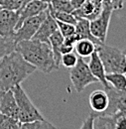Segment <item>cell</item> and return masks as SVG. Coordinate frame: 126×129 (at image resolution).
<instances>
[{
  "label": "cell",
  "mask_w": 126,
  "mask_h": 129,
  "mask_svg": "<svg viewBox=\"0 0 126 129\" xmlns=\"http://www.w3.org/2000/svg\"><path fill=\"white\" fill-rule=\"evenodd\" d=\"M16 50L27 62L35 66L37 70L44 74H51L53 71L59 69L56 64L54 54L49 43L34 39L23 40L16 44Z\"/></svg>",
  "instance_id": "obj_2"
},
{
  "label": "cell",
  "mask_w": 126,
  "mask_h": 129,
  "mask_svg": "<svg viewBox=\"0 0 126 129\" xmlns=\"http://www.w3.org/2000/svg\"><path fill=\"white\" fill-rule=\"evenodd\" d=\"M96 51L104 66L106 74L126 72V57L123 50H119L101 43L96 46Z\"/></svg>",
  "instance_id": "obj_3"
},
{
  "label": "cell",
  "mask_w": 126,
  "mask_h": 129,
  "mask_svg": "<svg viewBox=\"0 0 126 129\" xmlns=\"http://www.w3.org/2000/svg\"><path fill=\"white\" fill-rule=\"evenodd\" d=\"M74 50H75V46L70 45V44L64 42L62 47H61V54L64 55V54H67V53H71V52H73Z\"/></svg>",
  "instance_id": "obj_32"
},
{
  "label": "cell",
  "mask_w": 126,
  "mask_h": 129,
  "mask_svg": "<svg viewBox=\"0 0 126 129\" xmlns=\"http://www.w3.org/2000/svg\"><path fill=\"white\" fill-rule=\"evenodd\" d=\"M97 44L89 39H80L75 45L77 55L81 58H88L96 51Z\"/></svg>",
  "instance_id": "obj_18"
},
{
  "label": "cell",
  "mask_w": 126,
  "mask_h": 129,
  "mask_svg": "<svg viewBox=\"0 0 126 129\" xmlns=\"http://www.w3.org/2000/svg\"><path fill=\"white\" fill-rule=\"evenodd\" d=\"M57 30H58L57 21L49 13L48 16L45 18V20L42 22L41 26L39 27V29L37 30V32L33 36L32 39L50 44V37L52 36L53 33H55Z\"/></svg>",
  "instance_id": "obj_13"
},
{
  "label": "cell",
  "mask_w": 126,
  "mask_h": 129,
  "mask_svg": "<svg viewBox=\"0 0 126 129\" xmlns=\"http://www.w3.org/2000/svg\"><path fill=\"white\" fill-rule=\"evenodd\" d=\"M1 1H2V0H0V4H1Z\"/></svg>",
  "instance_id": "obj_37"
},
{
  "label": "cell",
  "mask_w": 126,
  "mask_h": 129,
  "mask_svg": "<svg viewBox=\"0 0 126 129\" xmlns=\"http://www.w3.org/2000/svg\"><path fill=\"white\" fill-rule=\"evenodd\" d=\"M30 1H32V0H23V6H22V7H24V6H25L28 2H30Z\"/></svg>",
  "instance_id": "obj_33"
},
{
  "label": "cell",
  "mask_w": 126,
  "mask_h": 129,
  "mask_svg": "<svg viewBox=\"0 0 126 129\" xmlns=\"http://www.w3.org/2000/svg\"><path fill=\"white\" fill-rule=\"evenodd\" d=\"M64 36L59 31V29L55 33L52 34L50 37V45L54 54V59L58 68H60L61 64V59H62V54H61V47L64 43Z\"/></svg>",
  "instance_id": "obj_19"
},
{
  "label": "cell",
  "mask_w": 126,
  "mask_h": 129,
  "mask_svg": "<svg viewBox=\"0 0 126 129\" xmlns=\"http://www.w3.org/2000/svg\"><path fill=\"white\" fill-rule=\"evenodd\" d=\"M124 74H125V76H126V72H125V73H124Z\"/></svg>",
  "instance_id": "obj_38"
},
{
  "label": "cell",
  "mask_w": 126,
  "mask_h": 129,
  "mask_svg": "<svg viewBox=\"0 0 126 129\" xmlns=\"http://www.w3.org/2000/svg\"><path fill=\"white\" fill-rule=\"evenodd\" d=\"M114 115L116 117V129H126V114L116 112Z\"/></svg>",
  "instance_id": "obj_29"
},
{
  "label": "cell",
  "mask_w": 126,
  "mask_h": 129,
  "mask_svg": "<svg viewBox=\"0 0 126 129\" xmlns=\"http://www.w3.org/2000/svg\"><path fill=\"white\" fill-rule=\"evenodd\" d=\"M113 11H114V9H113L112 3L110 1L105 2L101 13L89 22L90 31L92 33V35L101 43H104L106 40L108 28H109V23H110Z\"/></svg>",
  "instance_id": "obj_6"
},
{
  "label": "cell",
  "mask_w": 126,
  "mask_h": 129,
  "mask_svg": "<svg viewBox=\"0 0 126 129\" xmlns=\"http://www.w3.org/2000/svg\"><path fill=\"white\" fill-rule=\"evenodd\" d=\"M49 11L51 16L54 19H56L57 21H61V22H66V23H71L76 25L78 18L74 15V13H68V12H61V11H57L54 10L53 8H51L49 6Z\"/></svg>",
  "instance_id": "obj_22"
},
{
  "label": "cell",
  "mask_w": 126,
  "mask_h": 129,
  "mask_svg": "<svg viewBox=\"0 0 126 129\" xmlns=\"http://www.w3.org/2000/svg\"><path fill=\"white\" fill-rule=\"evenodd\" d=\"M0 112L19 119V109L12 89L0 91Z\"/></svg>",
  "instance_id": "obj_11"
},
{
  "label": "cell",
  "mask_w": 126,
  "mask_h": 129,
  "mask_svg": "<svg viewBox=\"0 0 126 129\" xmlns=\"http://www.w3.org/2000/svg\"><path fill=\"white\" fill-rule=\"evenodd\" d=\"M19 20L18 11H13L5 8L0 10V36L13 37Z\"/></svg>",
  "instance_id": "obj_9"
},
{
  "label": "cell",
  "mask_w": 126,
  "mask_h": 129,
  "mask_svg": "<svg viewBox=\"0 0 126 129\" xmlns=\"http://www.w3.org/2000/svg\"><path fill=\"white\" fill-rule=\"evenodd\" d=\"M21 122L19 119L13 118L0 112V129H20Z\"/></svg>",
  "instance_id": "obj_23"
},
{
  "label": "cell",
  "mask_w": 126,
  "mask_h": 129,
  "mask_svg": "<svg viewBox=\"0 0 126 129\" xmlns=\"http://www.w3.org/2000/svg\"><path fill=\"white\" fill-rule=\"evenodd\" d=\"M89 62H88V67L90 69V72L92 73V75L98 80V81L103 85L104 88L109 87L110 84L108 83V81L105 79V70H104V66L102 64L99 55L97 53V51H95L94 53L89 57Z\"/></svg>",
  "instance_id": "obj_14"
},
{
  "label": "cell",
  "mask_w": 126,
  "mask_h": 129,
  "mask_svg": "<svg viewBox=\"0 0 126 129\" xmlns=\"http://www.w3.org/2000/svg\"><path fill=\"white\" fill-rule=\"evenodd\" d=\"M41 1H43V2H45V3H47V4H50V3L52 2V0H41Z\"/></svg>",
  "instance_id": "obj_34"
},
{
  "label": "cell",
  "mask_w": 126,
  "mask_h": 129,
  "mask_svg": "<svg viewBox=\"0 0 126 129\" xmlns=\"http://www.w3.org/2000/svg\"><path fill=\"white\" fill-rule=\"evenodd\" d=\"M15 95L18 109H19V121L21 123L31 122L37 119H45L38 108L33 104L30 97L25 92L21 84H17L12 88Z\"/></svg>",
  "instance_id": "obj_4"
},
{
  "label": "cell",
  "mask_w": 126,
  "mask_h": 129,
  "mask_svg": "<svg viewBox=\"0 0 126 129\" xmlns=\"http://www.w3.org/2000/svg\"><path fill=\"white\" fill-rule=\"evenodd\" d=\"M49 13L50 12H49V7H48L46 10H44L40 14L26 19L13 35V39L15 40L16 43L23 41V40H31Z\"/></svg>",
  "instance_id": "obj_7"
},
{
  "label": "cell",
  "mask_w": 126,
  "mask_h": 129,
  "mask_svg": "<svg viewBox=\"0 0 126 129\" xmlns=\"http://www.w3.org/2000/svg\"><path fill=\"white\" fill-rule=\"evenodd\" d=\"M105 79L116 90L126 89V76L124 73H109L105 75Z\"/></svg>",
  "instance_id": "obj_20"
},
{
  "label": "cell",
  "mask_w": 126,
  "mask_h": 129,
  "mask_svg": "<svg viewBox=\"0 0 126 129\" xmlns=\"http://www.w3.org/2000/svg\"><path fill=\"white\" fill-rule=\"evenodd\" d=\"M70 79L77 92L83 91L87 85L98 81V80L90 72L88 64L85 63L83 58L81 57H79L77 64L71 69Z\"/></svg>",
  "instance_id": "obj_5"
},
{
  "label": "cell",
  "mask_w": 126,
  "mask_h": 129,
  "mask_svg": "<svg viewBox=\"0 0 126 129\" xmlns=\"http://www.w3.org/2000/svg\"><path fill=\"white\" fill-rule=\"evenodd\" d=\"M109 96V105L107 109L102 113L113 115L116 112L126 114V89L116 90L112 86L104 88Z\"/></svg>",
  "instance_id": "obj_8"
},
{
  "label": "cell",
  "mask_w": 126,
  "mask_h": 129,
  "mask_svg": "<svg viewBox=\"0 0 126 129\" xmlns=\"http://www.w3.org/2000/svg\"><path fill=\"white\" fill-rule=\"evenodd\" d=\"M51 8L57 11L61 12H68L73 13L75 11V8L73 7L71 1H64V0H52V2L49 4Z\"/></svg>",
  "instance_id": "obj_25"
},
{
  "label": "cell",
  "mask_w": 126,
  "mask_h": 129,
  "mask_svg": "<svg viewBox=\"0 0 126 129\" xmlns=\"http://www.w3.org/2000/svg\"><path fill=\"white\" fill-rule=\"evenodd\" d=\"M126 0H111V3H112V6H113V9L114 10H120L124 7V4H125Z\"/></svg>",
  "instance_id": "obj_31"
},
{
  "label": "cell",
  "mask_w": 126,
  "mask_h": 129,
  "mask_svg": "<svg viewBox=\"0 0 126 129\" xmlns=\"http://www.w3.org/2000/svg\"><path fill=\"white\" fill-rule=\"evenodd\" d=\"M78 60H79L78 56L74 52H71V53H67V54L62 55L61 64H63V66L65 68L72 69L73 67H75L77 64Z\"/></svg>",
  "instance_id": "obj_26"
},
{
  "label": "cell",
  "mask_w": 126,
  "mask_h": 129,
  "mask_svg": "<svg viewBox=\"0 0 126 129\" xmlns=\"http://www.w3.org/2000/svg\"><path fill=\"white\" fill-rule=\"evenodd\" d=\"M94 112V111H93ZM93 129H116V117L104 113L94 112Z\"/></svg>",
  "instance_id": "obj_17"
},
{
  "label": "cell",
  "mask_w": 126,
  "mask_h": 129,
  "mask_svg": "<svg viewBox=\"0 0 126 129\" xmlns=\"http://www.w3.org/2000/svg\"><path fill=\"white\" fill-rule=\"evenodd\" d=\"M89 105L92 111L96 113L105 111L109 105V96L105 89H97L92 91L89 95Z\"/></svg>",
  "instance_id": "obj_15"
},
{
  "label": "cell",
  "mask_w": 126,
  "mask_h": 129,
  "mask_svg": "<svg viewBox=\"0 0 126 129\" xmlns=\"http://www.w3.org/2000/svg\"><path fill=\"white\" fill-rule=\"evenodd\" d=\"M36 71V67L27 62L17 50L11 52L0 60V91L21 84Z\"/></svg>",
  "instance_id": "obj_1"
},
{
  "label": "cell",
  "mask_w": 126,
  "mask_h": 129,
  "mask_svg": "<svg viewBox=\"0 0 126 129\" xmlns=\"http://www.w3.org/2000/svg\"><path fill=\"white\" fill-rule=\"evenodd\" d=\"M89 20L84 19V18H78V21L76 23V35L78 36L79 40L80 39H89L93 41L97 45L101 44L100 41H98L92 33L90 31V25H89Z\"/></svg>",
  "instance_id": "obj_16"
},
{
  "label": "cell",
  "mask_w": 126,
  "mask_h": 129,
  "mask_svg": "<svg viewBox=\"0 0 126 129\" xmlns=\"http://www.w3.org/2000/svg\"><path fill=\"white\" fill-rule=\"evenodd\" d=\"M123 53H124V55H125V57H126V49L123 50Z\"/></svg>",
  "instance_id": "obj_35"
},
{
  "label": "cell",
  "mask_w": 126,
  "mask_h": 129,
  "mask_svg": "<svg viewBox=\"0 0 126 129\" xmlns=\"http://www.w3.org/2000/svg\"><path fill=\"white\" fill-rule=\"evenodd\" d=\"M0 10H1V6H0Z\"/></svg>",
  "instance_id": "obj_39"
},
{
  "label": "cell",
  "mask_w": 126,
  "mask_h": 129,
  "mask_svg": "<svg viewBox=\"0 0 126 129\" xmlns=\"http://www.w3.org/2000/svg\"><path fill=\"white\" fill-rule=\"evenodd\" d=\"M57 24H58V29L61 32V34L64 36V38L69 37V36L75 34V32H76V26L74 24L66 23V22H61V21H57Z\"/></svg>",
  "instance_id": "obj_27"
},
{
  "label": "cell",
  "mask_w": 126,
  "mask_h": 129,
  "mask_svg": "<svg viewBox=\"0 0 126 129\" xmlns=\"http://www.w3.org/2000/svg\"><path fill=\"white\" fill-rule=\"evenodd\" d=\"M22 129H51L56 128L55 125L50 123L46 119H37L31 122H25L21 123Z\"/></svg>",
  "instance_id": "obj_24"
},
{
  "label": "cell",
  "mask_w": 126,
  "mask_h": 129,
  "mask_svg": "<svg viewBox=\"0 0 126 129\" xmlns=\"http://www.w3.org/2000/svg\"><path fill=\"white\" fill-rule=\"evenodd\" d=\"M48 7H49V4L41 1V0H32L30 2H28L24 7H22L18 11V13H19V20H18V23H17L16 30L22 25V23L26 19L40 14L41 12L46 10Z\"/></svg>",
  "instance_id": "obj_12"
},
{
  "label": "cell",
  "mask_w": 126,
  "mask_h": 129,
  "mask_svg": "<svg viewBox=\"0 0 126 129\" xmlns=\"http://www.w3.org/2000/svg\"><path fill=\"white\" fill-rule=\"evenodd\" d=\"M108 1L111 2V0H85L84 3L73 13L77 18H84L91 21L101 13L104 3Z\"/></svg>",
  "instance_id": "obj_10"
},
{
  "label": "cell",
  "mask_w": 126,
  "mask_h": 129,
  "mask_svg": "<svg viewBox=\"0 0 126 129\" xmlns=\"http://www.w3.org/2000/svg\"><path fill=\"white\" fill-rule=\"evenodd\" d=\"M16 43L13 37L0 36V60L6 55L16 50Z\"/></svg>",
  "instance_id": "obj_21"
},
{
  "label": "cell",
  "mask_w": 126,
  "mask_h": 129,
  "mask_svg": "<svg viewBox=\"0 0 126 129\" xmlns=\"http://www.w3.org/2000/svg\"><path fill=\"white\" fill-rule=\"evenodd\" d=\"M0 6L1 8L19 11L23 6V0H2Z\"/></svg>",
  "instance_id": "obj_28"
},
{
  "label": "cell",
  "mask_w": 126,
  "mask_h": 129,
  "mask_svg": "<svg viewBox=\"0 0 126 129\" xmlns=\"http://www.w3.org/2000/svg\"><path fill=\"white\" fill-rule=\"evenodd\" d=\"M94 112L88 114L85 120L82 122L80 128L81 129H93V121H94Z\"/></svg>",
  "instance_id": "obj_30"
},
{
  "label": "cell",
  "mask_w": 126,
  "mask_h": 129,
  "mask_svg": "<svg viewBox=\"0 0 126 129\" xmlns=\"http://www.w3.org/2000/svg\"><path fill=\"white\" fill-rule=\"evenodd\" d=\"M64 1H71V0H64Z\"/></svg>",
  "instance_id": "obj_36"
}]
</instances>
